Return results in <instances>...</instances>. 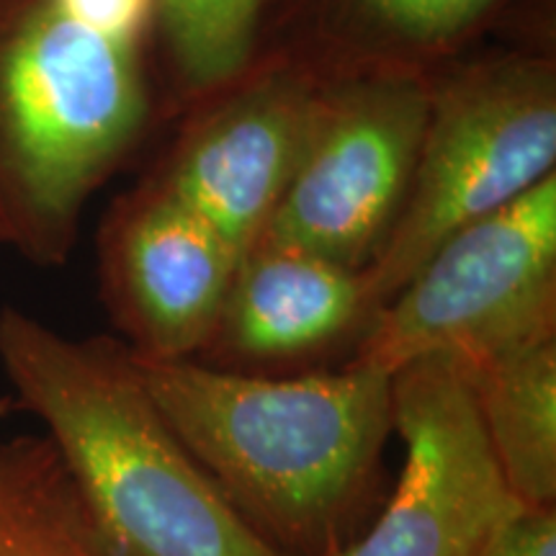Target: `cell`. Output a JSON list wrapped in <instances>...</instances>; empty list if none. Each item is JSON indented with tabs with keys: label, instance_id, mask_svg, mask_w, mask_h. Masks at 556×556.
I'll return each instance as SVG.
<instances>
[{
	"label": "cell",
	"instance_id": "cell-5",
	"mask_svg": "<svg viewBox=\"0 0 556 556\" xmlns=\"http://www.w3.org/2000/svg\"><path fill=\"white\" fill-rule=\"evenodd\" d=\"M428 101V75L325 78L294 176L253 245L364 270L405 204Z\"/></svg>",
	"mask_w": 556,
	"mask_h": 556
},
{
	"label": "cell",
	"instance_id": "cell-13",
	"mask_svg": "<svg viewBox=\"0 0 556 556\" xmlns=\"http://www.w3.org/2000/svg\"><path fill=\"white\" fill-rule=\"evenodd\" d=\"M0 556H129L47 435L0 438Z\"/></svg>",
	"mask_w": 556,
	"mask_h": 556
},
{
	"label": "cell",
	"instance_id": "cell-3",
	"mask_svg": "<svg viewBox=\"0 0 556 556\" xmlns=\"http://www.w3.org/2000/svg\"><path fill=\"white\" fill-rule=\"evenodd\" d=\"M428 80L405 204L364 268L374 315L443 240L556 173V37L484 41Z\"/></svg>",
	"mask_w": 556,
	"mask_h": 556
},
{
	"label": "cell",
	"instance_id": "cell-10",
	"mask_svg": "<svg viewBox=\"0 0 556 556\" xmlns=\"http://www.w3.org/2000/svg\"><path fill=\"white\" fill-rule=\"evenodd\" d=\"M371 319L364 270L304 250L253 245L242 253L204 353L232 368L296 364L356 345Z\"/></svg>",
	"mask_w": 556,
	"mask_h": 556
},
{
	"label": "cell",
	"instance_id": "cell-9",
	"mask_svg": "<svg viewBox=\"0 0 556 556\" xmlns=\"http://www.w3.org/2000/svg\"><path fill=\"white\" fill-rule=\"evenodd\" d=\"M523 37H556L554 0H283L274 52L323 78L430 75L484 41Z\"/></svg>",
	"mask_w": 556,
	"mask_h": 556
},
{
	"label": "cell",
	"instance_id": "cell-14",
	"mask_svg": "<svg viewBox=\"0 0 556 556\" xmlns=\"http://www.w3.org/2000/svg\"><path fill=\"white\" fill-rule=\"evenodd\" d=\"M477 556H556V510H520Z\"/></svg>",
	"mask_w": 556,
	"mask_h": 556
},
{
	"label": "cell",
	"instance_id": "cell-1",
	"mask_svg": "<svg viewBox=\"0 0 556 556\" xmlns=\"http://www.w3.org/2000/svg\"><path fill=\"white\" fill-rule=\"evenodd\" d=\"M131 358L173 433L270 546L343 552L394 430L392 377L351 361L270 377L197 358Z\"/></svg>",
	"mask_w": 556,
	"mask_h": 556
},
{
	"label": "cell",
	"instance_id": "cell-7",
	"mask_svg": "<svg viewBox=\"0 0 556 556\" xmlns=\"http://www.w3.org/2000/svg\"><path fill=\"white\" fill-rule=\"evenodd\" d=\"M323 75L274 52L186 111L142 178L193 208L242 255L294 176Z\"/></svg>",
	"mask_w": 556,
	"mask_h": 556
},
{
	"label": "cell",
	"instance_id": "cell-11",
	"mask_svg": "<svg viewBox=\"0 0 556 556\" xmlns=\"http://www.w3.org/2000/svg\"><path fill=\"white\" fill-rule=\"evenodd\" d=\"M165 127L274 52L283 0H131Z\"/></svg>",
	"mask_w": 556,
	"mask_h": 556
},
{
	"label": "cell",
	"instance_id": "cell-4",
	"mask_svg": "<svg viewBox=\"0 0 556 556\" xmlns=\"http://www.w3.org/2000/svg\"><path fill=\"white\" fill-rule=\"evenodd\" d=\"M554 338L556 173L443 240L348 361L394 377L428 356L477 364Z\"/></svg>",
	"mask_w": 556,
	"mask_h": 556
},
{
	"label": "cell",
	"instance_id": "cell-8",
	"mask_svg": "<svg viewBox=\"0 0 556 556\" xmlns=\"http://www.w3.org/2000/svg\"><path fill=\"white\" fill-rule=\"evenodd\" d=\"M242 255L193 208L142 178L99 227L101 299L139 358L184 361L206 351Z\"/></svg>",
	"mask_w": 556,
	"mask_h": 556
},
{
	"label": "cell",
	"instance_id": "cell-15",
	"mask_svg": "<svg viewBox=\"0 0 556 556\" xmlns=\"http://www.w3.org/2000/svg\"><path fill=\"white\" fill-rule=\"evenodd\" d=\"M13 407H16V402H13V397H9V394H5V397H3V394H0V420H3V417L9 415Z\"/></svg>",
	"mask_w": 556,
	"mask_h": 556
},
{
	"label": "cell",
	"instance_id": "cell-6",
	"mask_svg": "<svg viewBox=\"0 0 556 556\" xmlns=\"http://www.w3.org/2000/svg\"><path fill=\"white\" fill-rule=\"evenodd\" d=\"M392 428L405 443L397 486L338 556H477L526 510L500 475L456 358L428 356L394 374Z\"/></svg>",
	"mask_w": 556,
	"mask_h": 556
},
{
	"label": "cell",
	"instance_id": "cell-12",
	"mask_svg": "<svg viewBox=\"0 0 556 556\" xmlns=\"http://www.w3.org/2000/svg\"><path fill=\"white\" fill-rule=\"evenodd\" d=\"M484 438L518 503H556V338L462 364Z\"/></svg>",
	"mask_w": 556,
	"mask_h": 556
},
{
	"label": "cell",
	"instance_id": "cell-2",
	"mask_svg": "<svg viewBox=\"0 0 556 556\" xmlns=\"http://www.w3.org/2000/svg\"><path fill=\"white\" fill-rule=\"evenodd\" d=\"M0 366L129 556H287L173 433L119 338H67L3 307Z\"/></svg>",
	"mask_w": 556,
	"mask_h": 556
},
{
	"label": "cell",
	"instance_id": "cell-16",
	"mask_svg": "<svg viewBox=\"0 0 556 556\" xmlns=\"http://www.w3.org/2000/svg\"><path fill=\"white\" fill-rule=\"evenodd\" d=\"M0 248H5V242H3V232H0Z\"/></svg>",
	"mask_w": 556,
	"mask_h": 556
}]
</instances>
